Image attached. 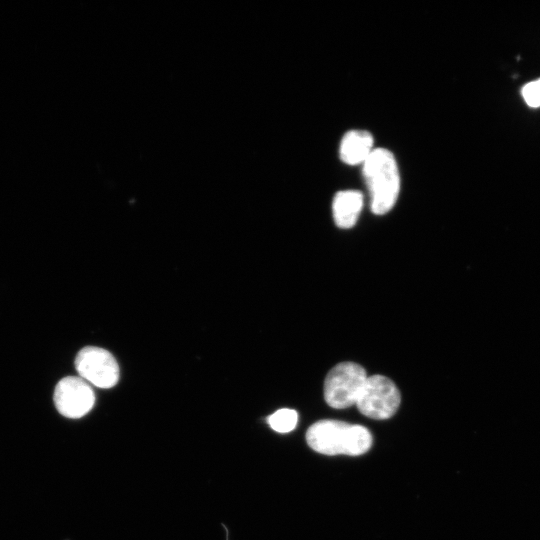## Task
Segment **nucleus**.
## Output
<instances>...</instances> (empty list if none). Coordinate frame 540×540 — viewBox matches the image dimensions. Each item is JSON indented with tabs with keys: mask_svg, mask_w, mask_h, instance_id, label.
Here are the masks:
<instances>
[{
	"mask_svg": "<svg viewBox=\"0 0 540 540\" xmlns=\"http://www.w3.org/2000/svg\"><path fill=\"white\" fill-rule=\"evenodd\" d=\"M306 441L311 449L321 454L359 456L369 451L373 438L362 425L327 419L309 427Z\"/></svg>",
	"mask_w": 540,
	"mask_h": 540,
	"instance_id": "f257e3e1",
	"label": "nucleus"
},
{
	"mask_svg": "<svg viewBox=\"0 0 540 540\" xmlns=\"http://www.w3.org/2000/svg\"><path fill=\"white\" fill-rule=\"evenodd\" d=\"M363 177L370 194L371 211L376 215L389 212L400 189L399 171L393 154L384 148L373 149L363 163Z\"/></svg>",
	"mask_w": 540,
	"mask_h": 540,
	"instance_id": "f03ea898",
	"label": "nucleus"
},
{
	"mask_svg": "<svg viewBox=\"0 0 540 540\" xmlns=\"http://www.w3.org/2000/svg\"><path fill=\"white\" fill-rule=\"evenodd\" d=\"M365 369L354 362L334 366L324 381V399L335 409L355 405L367 379Z\"/></svg>",
	"mask_w": 540,
	"mask_h": 540,
	"instance_id": "7ed1b4c3",
	"label": "nucleus"
},
{
	"mask_svg": "<svg viewBox=\"0 0 540 540\" xmlns=\"http://www.w3.org/2000/svg\"><path fill=\"white\" fill-rule=\"evenodd\" d=\"M400 391L395 383L386 376H368L356 402L364 416L385 420L391 418L399 408Z\"/></svg>",
	"mask_w": 540,
	"mask_h": 540,
	"instance_id": "20e7f679",
	"label": "nucleus"
},
{
	"mask_svg": "<svg viewBox=\"0 0 540 540\" xmlns=\"http://www.w3.org/2000/svg\"><path fill=\"white\" fill-rule=\"evenodd\" d=\"M74 365L78 376L95 387L109 389L119 381V365L106 349L86 346L77 353Z\"/></svg>",
	"mask_w": 540,
	"mask_h": 540,
	"instance_id": "39448f33",
	"label": "nucleus"
},
{
	"mask_svg": "<svg viewBox=\"0 0 540 540\" xmlns=\"http://www.w3.org/2000/svg\"><path fill=\"white\" fill-rule=\"evenodd\" d=\"M53 402L66 418L77 419L88 414L95 404L92 386L79 376H66L55 386Z\"/></svg>",
	"mask_w": 540,
	"mask_h": 540,
	"instance_id": "423d86ee",
	"label": "nucleus"
},
{
	"mask_svg": "<svg viewBox=\"0 0 540 540\" xmlns=\"http://www.w3.org/2000/svg\"><path fill=\"white\" fill-rule=\"evenodd\" d=\"M363 207V194L358 190L339 191L332 203L335 224L342 229L353 227Z\"/></svg>",
	"mask_w": 540,
	"mask_h": 540,
	"instance_id": "0eeeda50",
	"label": "nucleus"
},
{
	"mask_svg": "<svg viewBox=\"0 0 540 540\" xmlns=\"http://www.w3.org/2000/svg\"><path fill=\"white\" fill-rule=\"evenodd\" d=\"M373 151V137L365 130L347 132L340 143L339 155L348 165L364 163Z\"/></svg>",
	"mask_w": 540,
	"mask_h": 540,
	"instance_id": "6e6552de",
	"label": "nucleus"
},
{
	"mask_svg": "<svg viewBox=\"0 0 540 540\" xmlns=\"http://www.w3.org/2000/svg\"><path fill=\"white\" fill-rule=\"evenodd\" d=\"M298 422V413L289 408H282L268 417L269 426L276 432L288 433L292 431Z\"/></svg>",
	"mask_w": 540,
	"mask_h": 540,
	"instance_id": "1a4fd4ad",
	"label": "nucleus"
},
{
	"mask_svg": "<svg viewBox=\"0 0 540 540\" xmlns=\"http://www.w3.org/2000/svg\"><path fill=\"white\" fill-rule=\"evenodd\" d=\"M522 96L529 106H540V79L526 84L522 89Z\"/></svg>",
	"mask_w": 540,
	"mask_h": 540,
	"instance_id": "9d476101",
	"label": "nucleus"
}]
</instances>
